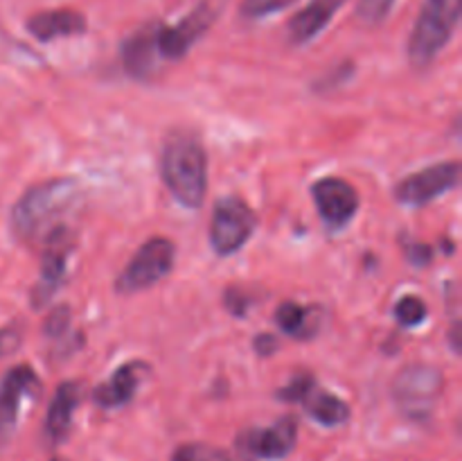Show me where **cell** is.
Segmentation results:
<instances>
[{"label":"cell","mask_w":462,"mask_h":461,"mask_svg":"<svg viewBox=\"0 0 462 461\" xmlns=\"http://www.w3.org/2000/svg\"><path fill=\"white\" fill-rule=\"evenodd\" d=\"M161 174L180 206H201L208 190V158L203 145L188 134L171 136L162 149Z\"/></svg>","instance_id":"obj_1"},{"label":"cell","mask_w":462,"mask_h":461,"mask_svg":"<svg viewBox=\"0 0 462 461\" xmlns=\"http://www.w3.org/2000/svg\"><path fill=\"white\" fill-rule=\"evenodd\" d=\"M79 197V181L50 179L25 190L16 206L12 208V229L18 238H36L61 217Z\"/></svg>","instance_id":"obj_2"},{"label":"cell","mask_w":462,"mask_h":461,"mask_svg":"<svg viewBox=\"0 0 462 461\" xmlns=\"http://www.w3.org/2000/svg\"><path fill=\"white\" fill-rule=\"evenodd\" d=\"M462 0H424L415 30L409 41V59L415 68L431 66L449 43L460 21Z\"/></svg>","instance_id":"obj_3"},{"label":"cell","mask_w":462,"mask_h":461,"mask_svg":"<svg viewBox=\"0 0 462 461\" xmlns=\"http://www.w3.org/2000/svg\"><path fill=\"white\" fill-rule=\"evenodd\" d=\"M257 226L253 208L239 197L217 202L210 221V244L219 256H233L251 240Z\"/></svg>","instance_id":"obj_4"},{"label":"cell","mask_w":462,"mask_h":461,"mask_svg":"<svg viewBox=\"0 0 462 461\" xmlns=\"http://www.w3.org/2000/svg\"><path fill=\"white\" fill-rule=\"evenodd\" d=\"M174 244L167 238H152L135 251L126 269L117 278V292L134 294L165 278L174 267Z\"/></svg>","instance_id":"obj_5"},{"label":"cell","mask_w":462,"mask_h":461,"mask_svg":"<svg viewBox=\"0 0 462 461\" xmlns=\"http://www.w3.org/2000/svg\"><path fill=\"white\" fill-rule=\"evenodd\" d=\"M221 0H201L188 16L180 18L176 25L158 27V52L165 59H180L189 52L194 43L210 30L215 18L219 16Z\"/></svg>","instance_id":"obj_6"},{"label":"cell","mask_w":462,"mask_h":461,"mask_svg":"<svg viewBox=\"0 0 462 461\" xmlns=\"http://www.w3.org/2000/svg\"><path fill=\"white\" fill-rule=\"evenodd\" d=\"M460 179V163L458 161H447V163H436L431 167H424V170L415 172V174L406 176L404 181H400L395 188L397 202L404 203V206L420 208L431 203L433 199H438L440 194L449 193L458 185Z\"/></svg>","instance_id":"obj_7"},{"label":"cell","mask_w":462,"mask_h":461,"mask_svg":"<svg viewBox=\"0 0 462 461\" xmlns=\"http://www.w3.org/2000/svg\"><path fill=\"white\" fill-rule=\"evenodd\" d=\"M442 389V373L431 364H411L397 373L393 396L411 416H424Z\"/></svg>","instance_id":"obj_8"},{"label":"cell","mask_w":462,"mask_h":461,"mask_svg":"<svg viewBox=\"0 0 462 461\" xmlns=\"http://www.w3.org/2000/svg\"><path fill=\"white\" fill-rule=\"evenodd\" d=\"M316 208L329 229H343L359 211V194L347 181L338 176H328L311 188Z\"/></svg>","instance_id":"obj_9"},{"label":"cell","mask_w":462,"mask_h":461,"mask_svg":"<svg viewBox=\"0 0 462 461\" xmlns=\"http://www.w3.org/2000/svg\"><path fill=\"white\" fill-rule=\"evenodd\" d=\"M72 251V242L63 229H57L48 238V249L43 253V262H41V276L36 287L32 289V301L36 307L45 306L50 298L54 296L63 283V276L68 269V256Z\"/></svg>","instance_id":"obj_10"},{"label":"cell","mask_w":462,"mask_h":461,"mask_svg":"<svg viewBox=\"0 0 462 461\" xmlns=\"http://www.w3.org/2000/svg\"><path fill=\"white\" fill-rule=\"evenodd\" d=\"M298 423L293 416H284L266 429H251L242 437V450L260 459H284L296 447Z\"/></svg>","instance_id":"obj_11"},{"label":"cell","mask_w":462,"mask_h":461,"mask_svg":"<svg viewBox=\"0 0 462 461\" xmlns=\"http://www.w3.org/2000/svg\"><path fill=\"white\" fill-rule=\"evenodd\" d=\"M39 389V375L30 366H14L5 373L3 382H0V434H7L16 425L23 400L36 396Z\"/></svg>","instance_id":"obj_12"},{"label":"cell","mask_w":462,"mask_h":461,"mask_svg":"<svg viewBox=\"0 0 462 461\" xmlns=\"http://www.w3.org/2000/svg\"><path fill=\"white\" fill-rule=\"evenodd\" d=\"M149 375V364L147 362H126L122 364L116 373L111 375V380L104 384H99L93 391V400L97 402L104 409H113V407H122L135 396L140 382Z\"/></svg>","instance_id":"obj_13"},{"label":"cell","mask_w":462,"mask_h":461,"mask_svg":"<svg viewBox=\"0 0 462 461\" xmlns=\"http://www.w3.org/2000/svg\"><path fill=\"white\" fill-rule=\"evenodd\" d=\"M158 27L161 25H147L143 30H135L122 45V63H125L126 72L138 80H147L156 68V59L161 57Z\"/></svg>","instance_id":"obj_14"},{"label":"cell","mask_w":462,"mask_h":461,"mask_svg":"<svg viewBox=\"0 0 462 461\" xmlns=\"http://www.w3.org/2000/svg\"><path fill=\"white\" fill-rule=\"evenodd\" d=\"M346 3L347 0H310L307 7L289 21V39L300 45L319 36Z\"/></svg>","instance_id":"obj_15"},{"label":"cell","mask_w":462,"mask_h":461,"mask_svg":"<svg viewBox=\"0 0 462 461\" xmlns=\"http://www.w3.org/2000/svg\"><path fill=\"white\" fill-rule=\"evenodd\" d=\"M27 32L39 41H54L63 36H79L86 32V18L75 9L39 12L27 21Z\"/></svg>","instance_id":"obj_16"},{"label":"cell","mask_w":462,"mask_h":461,"mask_svg":"<svg viewBox=\"0 0 462 461\" xmlns=\"http://www.w3.org/2000/svg\"><path fill=\"white\" fill-rule=\"evenodd\" d=\"M77 405H79V384L77 382H63L59 384L57 393H54L52 402H50L48 416H45V437L50 441H61L68 434L72 423V414H75Z\"/></svg>","instance_id":"obj_17"},{"label":"cell","mask_w":462,"mask_h":461,"mask_svg":"<svg viewBox=\"0 0 462 461\" xmlns=\"http://www.w3.org/2000/svg\"><path fill=\"white\" fill-rule=\"evenodd\" d=\"M300 402L307 407V414L319 420L320 425H325V428H337V425H343L350 419V407L338 396L323 391L316 384L307 391V396Z\"/></svg>","instance_id":"obj_18"},{"label":"cell","mask_w":462,"mask_h":461,"mask_svg":"<svg viewBox=\"0 0 462 461\" xmlns=\"http://www.w3.org/2000/svg\"><path fill=\"white\" fill-rule=\"evenodd\" d=\"M311 307H302L298 303L287 301L278 307L275 312V321L282 328V333L291 334V337H311L316 330L314 319H311Z\"/></svg>","instance_id":"obj_19"},{"label":"cell","mask_w":462,"mask_h":461,"mask_svg":"<svg viewBox=\"0 0 462 461\" xmlns=\"http://www.w3.org/2000/svg\"><path fill=\"white\" fill-rule=\"evenodd\" d=\"M171 461H230V456L219 447L203 446V443H188V446H180L171 455Z\"/></svg>","instance_id":"obj_20"},{"label":"cell","mask_w":462,"mask_h":461,"mask_svg":"<svg viewBox=\"0 0 462 461\" xmlns=\"http://www.w3.org/2000/svg\"><path fill=\"white\" fill-rule=\"evenodd\" d=\"M427 315L429 307L420 296H404L395 306V316L402 325H420Z\"/></svg>","instance_id":"obj_21"},{"label":"cell","mask_w":462,"mask_h":461,"mask_svg":"<svg viewBox=\"0 0 462 461\" xmlns=\"http://www.w3.org/2000/svg\"><path fill=\"white\" fill-rule=\"evenodd\" d=\"M393 5H395V0H359L356 14L368 25H379L391 14Z\"/></svg>","instance_id":"obj_22"},{"label":"cell","mask_w":462,"mask_h":461,"mask_svg":"<svg viewBox=\"0 0 462 461\" xmlns=\"http://www.w3.org/2000/svg\"><path fill=\"white\" fill-rule=\"evenodd\" d=\"M293 3L296 0H242V14L246 18H264Z\"/></svg>","instance_id":"obj_23"},{"label":"cell","mask_w":462,"mask_h":461,"mask_svg":"<svg viewBox=\"0 0 462 461\" xmlns=\"http://www.w3.org/2000/svg\"><path fill=\"white\" fill-rule=\"evenodd\" d=\"M314 384H316V380L311 378L310 373H298L296 378L287 384V387L280 389L278 398L284 402H300L302 398L307 396V391L314 387Z\"/></svg>","instance_id":"obj_24"},{"label":"cell","mask_w":462,"mask_h":461,"mask_svg":"<svg viewBox=\"0 0 462 461\" xmlns=\"http://www.w3.org/2000/svg\"><path fill=\"white\" fill-rule=\"evenodd\" d=\"M68 321H70V310H68L66 306L54 307V310L48 315V319H45L43 333L52 339L61 337L68 328Z\"/></svg>","instance_id":"obj_25"},{"label":"cell","mask_w":462,"mask_h":461,"mask_svg":"<svg viewBox=\"0 0 462 461\" xmlns=\"http://www.w3.org/2000/svg\"><path fill=\"white\" fill-rule=\"evenodd\" d=\"M21 346V333L16 328H0V357L12 355Z\"/></svg>","instance_id":"obj_26"},{"label":"cell","mask_w":462,"mask_h":461,"mask_svg":"<svg viewBox=\"0 0 462 461\" xmlns=\"http://www.w3.org/2000/svg\"><path fill=\"white\" fill-rule=\"evenodd\" d=\"M406 258H409L415 267H427L429 262H431L433 251L427 244H409V247H406Z\"/></svg>","instance_id":"obj_27"},{"label":"cell","mask_w":462,"mask_h":461,"mask_svg":"<svg viewBox=\"0 0 462 461\" xmlns=\"http://www.w3.org/2000/svg\"><path fill=\"white\" fill-rule=\"evenodd\" d=\"M226 307H228L233 315L244 316L248 312V301L239 289H228V292H226Z\"/></svg>","instance_id":"obj_28"},{"label":"cell","mask_w":462,"mask_h":461,"mask_svg":"<svg viewBox=\"0 0 462 461\" xmlns=\"http://www.w3.org/2000/svg\"><path fill=\"white\" fill-rule=\"evenodd\" d=\"M275 348H278V339L273 334H257L255 337V351L260 353L262 357L273 355Z\"/></svg>","instance_id":"obj_29"},{"label":"cell","mask_w":462,"mask_h":461,"mask_svg":"<svg viewBox=\"0 0 462 461\" xmlns=\"http://www.w3.org/2000/svg\"><path fill=\"white\" fill-rule=\"evenodd\" d=\"M52 461H61V459H52Z\"/></svg>","instance_id":"obj_30"}]
</instances>
